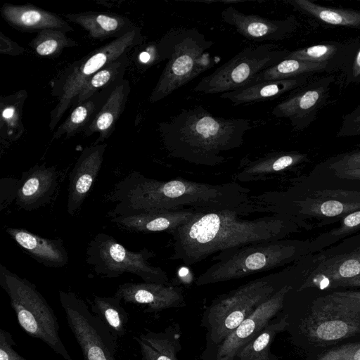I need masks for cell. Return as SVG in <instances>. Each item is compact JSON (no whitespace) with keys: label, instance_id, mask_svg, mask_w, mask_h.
<instances>
[{"label":"cell","instance_id":"obj_1","mask_svg":"<svg viewBox=\"0 0 360 360\" xmlns=\"http://www.w3.org/2000/svg\"><path fill=\"white\" fill-rule=\"evenodd\" d=\"M260 212L252 199L233 209L199 211L170 234L171 259L192 265L229 249L283 239L289 227L282 214L245 218Z\"/></svg>","mask_w":360,"mask_h":360},{"label":"cell","instance_id":"obj_2","mask_svg":"<svg viewBox=\"0 0 360 360\" xmlns=\"http://www.w3.org/2000/svg\"><path fill=\"white\" fill-rule=\"evenodd\" d=\"M250 190L238 182L211 184L177 178L159 181L134 171L117 182L110 194L116 202L111 217L152 210H220L251 201Z\"/></svg>","mask_w":360,"mask_h":360},{"label":"cell","instance_id":"obj_3","mask_svg":"<svg viewBox=\"0 0 360 360\" xmlns=\"http://www.w3.org/2000/svg\"><path fill=\"white\" fill-rule=\"evenodd\" d=\"M251 128L248 120L215 117L202 105L183 110L160 124L164 146L172 157L207 167L222 164L224 154L240 147Z\"/></svg>","mask_w":360,"mask_h":360},{"label":"cell","instance_id":"obj_4","mask_svg":"<svg viewBox=\"0 0 360 360\" xmlns=\"http://www.w3.org/2000/svg\"><path fill=\"white\" fill-rule=\"evenodd\" d=\"M213 41L196 29H177L166 34L158 44L166 65L149 101L156 103L210 69L215 64L208 50Z\"/></svg>","mask_w":360,"mask_h":360},{"label":"cell","instance_id":"obj_5","mask_svg":"<svg viewBox=\"0 0 360 360\" xmlns=\"http://www.w3.org/2000/svg\"><path fill=\"white\" fill-rule=\"evenodd\" d=\"M279 275L271 274L252 280L212 301L201 319V326L206 330L203 353L221 343L259 306L287 284L280 282Z\"/></svg>","mask_w":360,"mask_h":360},{"label":"cell","instance_id":"obj_6","mask_svg":"<svg viewBox=\"0 0 360 360\" xmlns=\"http://www.w3.org/2000/svg\"><path fill=\"white\" fill-rule=\"evenodd\" d=\"M0 285L7 293L21 328L46 344L64 360H73L59 336L58 318L30 281L0 264Z\"/></svg>","mask_w":360,"mask_h":360},{"label":"cell","instance_id":"obj_7","mask_svg":"<svg viewBox=\"0 0 360 360\" xmlns=\"http://www.w3.org/2000/svg\"><path fill=\"white\" fill-rule=\"evenodd\" d=\"M297 252L295 244L281 239L220 252L212 257L215 263L195 278V284L206 285L269 271L294 259Z\"/></svg>","mask_w":360,"mask_h":360},{"label":"cell","instance_id":"obj_8","mask_svg":"<svg viewBox=\"0 0 360 360\" xmlns=\"http://www.w3.org/2000/svg\"><path fill=\"white\" fill-rule=\"evenodd\" d=\"M142 41L141 28L138 27L124 36L93 50L60 72L51 85V95L57 97L58 103L50 112V131L55 129L83 86L94 74L108 63L127 54Z\"/></svg>","mask_w":360,"mask_h":360},{"label":"cell","instance_id":"obj_9","mask_svg":"<svg viewBox=\"0 0 360 360\" xmlns=\"http://www.w3.org/2000/svg\"><path fill=\"white\" fill-rule=\"evenodd\" d=\"M86 255V263L103 278H114L128 273L139 276L144 282L169 284L166 271L149 263L156 255L154 251L146 248L131 251L107 233H99L94 237Z\"/></svg>","mask_w":360,"mask_h":360},{"label":"cell","instance_id":"obj_10","mask_svg":"<svg viewBox=\"0 0 360 360\" xmlns=\"http://www.w3.org/2000/svg\"><path fill=\"white\" fill-rule=\"evenodd\" d=\"M289 53L271 44L245 48L202 77L193 90L207 94L233 91L245 86L258 73L285 59Z\"/></svg>","mask_w":360,"mask_h":360},{"label":"cell","instance_id":"obj_11","mask_svg":"<svg viewBox=\"0 0 360 360\" xmlns=\"http://www.w3.org/2000/svg\"><path fill=\"white\" fill-rule=\"evenodd\" d=\"M68 325L80 347L84 360H117V340L79 297L59 291Z\"/></svg>","mask_w":360,"mask_h":360},{"label":"cell","instance_id":"obj_12","mask_svg":"<svg viewBox=\"0 0 360 360\" xmlns=\"http://www.w3.org/2000/svg\"><path fill=\"white\" fill-rule=\"evenodd\" d=\"M292 286L286 284L259 306L226 339L207 352L202 360H233L236 354L257 337L282 311L287 294Z\"/></svg>","mask_w":360,"mask_h":360},{"label":"cell","instance_id":"obj_13","mask_svg":"<svg viewBox=\"0 0 360 360\" xmlns=\"http://www.w3.org/2000/svg\"><path fill=\"white\" fill-rule=\"evenodd\" d=\"M335 75L314 81L277 104L271 113L288 119L295 130H303L316 119L318 111L326 103Z\"/></svg>","mask_w":360,"mask_h":360},{"label":"cell","instance_id":"obj_14","mask_svg":"<svg viewBox=\"0 0 360 360\" xmlns=\"http://www.w3.org/2000/svg\"><path fill=\"white\" fill-rule=\"evenodd\" d=\"M221 17L245 38L255 41L283 40L292 34L298 25L293 15L283 20H270L258 15L244 14L233 6L225 8Z\"/></svg>","mask_w":360,"mask_h":360},{"label":"cell","instance_id":"obj_15","mask_svg":"<svg viewBox=\"0 0 360 360\" xmlns=\"http://www.w3.org/2000/svg\"><path fill=\"white\" fill-rule=\"evenodd\" d=\"M114 295L126 303L146 307L147 313L186 306L182 288L170 283H124Z\"/></svg>","mask_w":360,"mask_h":360},{"label":"cell","instance_id":"obj_16","mask_svg":"<svg viewBox=\"0 0 360 360\" xmlns=\"http://www.w3.org/2000/svg\"><path fill=\"white\" fill-rule=\"evenodd\" d=\"M106 143L85 148L69 176L67 212L73 215L87 197L101 168Z\"/></svg>","mask_w":360,"mask_h":360},{"label":"cell","instance_id":"obj_17","mask_svg":"<svg viewBox=\"0 0 360 360\" xmlns=\"http://www.w3.org/2000/svg\"><path fill=\"white\" fill-rule=\"evenodd\" d=\"M58 179L56 166L37 165L23 172L16 193V205L31 211L47 204L57 188Z\"/></svg>","mask_w":360,"mask_h":360},{"label":"cell","instance_id":"obj_18","mask_svg":"<svg viewBox=\"0 0 360 360\" xmlns=\"http://www.w3.org/2000/svg\"><path fill=\"white\" fill-rule=\"evenodd\" d=\"M199 211L202 210H152L131 216L112 217L111 221L125 230L134 232L142 233L166 232L171 234Z\"/></svg>","mask_w":360,"mask_h":360},{"label":"cell","instance_id":"obj_19","mask_svg":"<svg viewBox=\"0 0 360 360\" xmlns=\"http://www.w3.org/2000/svg\"><path fill=\"white\" fill-rule=\"evenodd\" d=\"M0 12L9 25L22 32H39L46 29L66 33L73 31L70 25L59 15L31 4L15 5L5 3Z\"/></svg>","mask_w":360,"mask_h":360},{"label":"cell","instance_id":"obj_20","mask_svg":"<svg viewBox=\"0 0 360 360\" xmlns=\"http://www.w3.org/2000/svg\"><path fill=\"white\" fill-rule=\"evenodd\" d=\"M6 231L30 257L44 266L61 268L68 264L69 257L62 238H44L23 228L8 227Z\"/></svg>","mask_w":360,"mask_h":360},{"label":"cell","instance_id":"obj_21","mask_svg":"<svg viewBox=\"0 0 360 360\" xmlns=\"http://www.w3.org/2000/svg\"><path fill=\"white\" fill-rule=\"evenodd\" d=\"M300 334L310 342L328 345L360 333V323L351 319L321 316L310 314L297 326Z\"/></svg>","mask_w":360,"mask_h":360},{"label":"cell","instance_id":"obj_22","mask_svg":"<svg viewBox=\"0 0 360 360\" xmlns=\"http://www.w3.org/2000/svg\"><path fill=\"white\" fill-rule=\"evenodd\" d=\"M130 93L127 79L117 82L109 92L107 98L99 110L82 130L86 136L98 133L94 145L103 143L113 133L115 124L125 108Z\"/></svg>","mask_w":360,"mask_h":360},{"label":"cell","instance_id":"obj_23","mask_svg":"<svg viewBox=\"0 0 360 360\" xmlns=\"http://www.w3.org/2000/svg\"><path fill=\"white\" fill-rule=\"evenodd\" d=\"M64 16L85 30L95 40L120 38L138 27L126 16L100 11L68 13Z\"/></svg>","mask_w":360,"mask_h":360},{"label":"cell","instance_id":"obj_24","mask_svg":"<svg viewBox=\"0 0 360 360\" xmlns=\"http://www.w3.org/2000/svg\"><path fill=\"white\" fill-rule=\"evenodd\" d=\"M359 44L360 38L346 42L325 41L290 51L286 58L323 64L333 72L344 69L352 61Z\"/></svg>","mask_w":360,"mask_h":360},{"label":"cell","instance_id":"obj_25","mask_svg":"<svg viewBox=\"0 0 360 360\" xmlns=\"http://www.w3.org/2000/svg\"><path fill=\"white\" fill-rule=\"evenodd\" d=\"M134 339L139 346L141 360H179L182 347L178 323L169 325L163 331L146 330Z\"/></svg>","mask_w":360,"mask_h":360},{"label":"cell","instance_id":"obj_26","mask_svg":"<svg viewBox=\"0 0 360 360\" xmlns=\"http://www.w3.org/2000/svg\"><path fill=\"white\" fill-rule=\"evenodd\" d=\"M308 75L297 77L255 82L246 84L233 91L221 94L222 98L231 101L235 105L260 102L281 96L292 90L304 86L308 81Z\"/></svg>","mask_w":360,"mask_h":360},{"label":"cell","instance_id":"obj_27","mask_svg":"<svg viewBox=\"0 0 360 360\" xmlns=\"http://www.w3.org/2000/svg\"><path fill=\"white\" fill-rule=\"evenodd\" d=\"M306 154L298 152H273L249 161L234 174L236 182H250L266 179L304 161Z\"/></svg>","mask_w":360,"mask_h":360},{"label":"cell","instance_id":"obj_28","mask_svg":"<svg viewBox=\"0 0 360 360\" xmlns=\"http://www.w3.org/2000/svg\"><path fill=\"white\" fill-rule=\"evenodd\" d=\"M285 2L319 22L360 30V10L323 6L309 0H286Z\"/></svg>","mask_w":360,"mask_h":360},{"label":"cell","instance_id":"obj_29","mask_svg":"<svg viewBox=\"0 0 360 360\" xmlns=\"http://www.w3.org/2000/svg\"><path fill=\"white\" fill-rule=\"evenodd\" d=\"M276 316L261 333L244 346L233 360H278L270 347L276 336L287 330L289 323L285 314Z\"/></svg>","mask_w":360,"mask_h":360},{"label":"cell","instance_id":"obj_30","mask_svg":"<svg viewBox=\"0 0 360 360\" xmlns=\"http://www.w3.org/2000/svg\"><path fill=\"white\" fill-rule=\"evenodd\" d=\"M129 64V60L127 53L98 70L83 86L73 101L72 106L75 107L94 94L122 80Z\"/></svg>","mask_w":360,"mask_h":360},{"label":"cell","instance_id":"obj_31","mask_svg":"<svg viewBox=\"0 0 360 360\" xmlns=\"http://www.w3.org/2000/svg\"><path fill=\"white\" fill-rule=\"evenodd\" d=\"M121 300L115 295H94L91 302V311L97 316L117 338H122L127 330L129 314L121 305Z\"/></svg>","mask_w":360,"mask_h":360},{"label":"cell","instance_id":"obj_32","mask_svg":"<svg viewBox=\"0 0 360 360\" xmlns=\"http://www.w3.org/2000/svg\"><path fill=\"white\" fill-rule=\"evenodd\" d=\"M103 92L100 91L84 102L76 105L65 121L58 127L51 141L58 139L64 135L66 138H70L82 131L104 103Z\"/></svg>","mask_w":360,"mask_h":360},{"label":"cell","instance_id":"obj_33","mask_svg":"<svg viewBox=\"0 0 360 360\" xmlns=\"http://www.w3.org/2000/svg\"><path fill=\"white\" fill-rule=\"evenodd\" d=\"M322 72H330L328 67L323 64L285 58L258 73L246 84L264 81L286 79Z\"/></svg>","mask_w":360,"mask_h":360},{"label":"cell","instance_id":"obj_34","mask_svg":"<svg viewBox=\"0 0 360 360\" xmlns=\"http://www.w3.org/2000/svg\"><path fill=\"white\" fill-rule=\"evenodd\" d=\"M27 96L26 91L21 90L1 99V129H5L11 141L18 139L23 133L22 108Z\"/></svg>","mask_w":360,"mask_h":360},{"label":"cell","instance_id":"obj_35","mask_svg":"<svg viewBox=\"0 0 360 360\" xmlns=\"http://www.w3.org/2000/svg\"><path fill=\"white\" fill-rule=\"evenodd\" d=\"M58 30L46 29L39 32L29 43L30 47L39 56L56 58L64 49L79 46L77 41Z\"/></svg>","mask_w":360,"mask_h":360},{"label":"cell","instance_id":"obj_36","mask_svg":"<svg viewBox=\"0 0 360 360\" xmlns=\"http://www.w3.org/2000/svg\"><path fill=\"white\" fill-rule=\"evenodd\" d=\"M359 275H360V256H356L335 262L333 265L322 269L316 276L326 278L334 283Z\"/></svg>","mask_w":360,"mask_h":360},{"label":"cell","instance_id":"obj_37","mask_svg":"<svg viewBox=\"0 0 360 360\" xmlns=\"http://www.w3.org/2000/svg\"><path fill=\"white\" fill-rule=\"evenodd\" d=\"M316 360H360V342L342 345L326 350Z\"/></svg>","mask_w":360,"mask_h":360},{"label":"cell","instance_id":"obj_38","mask_svg":"<svg viewBox=\"0 0 360 360\" xmlns=\"http://www.w3.org/2000/svg\"><path fill=\"white\" fill-rule=\"evenodd\" d=\"M360 136V105L345 114L337 133L338 137Z\"/></svg>","mask_w":360,"mask_h":360},{"label":"cell","instance_id":"obj_39","mask_svg":"<svg viewBox=\"0 0 360 360\" xmlns=\"http://www.w3.org/2000/svg\"><path fill=\"white\" fill-rule=\"evenodd\" d=\"M15 342L7 330L0 329V360H27L13 349Z\"/></svg>","mask_w":360,"mask_h":360},{"label":"cell","instance_id":"obj_40","mask_svg":"<svg viewBox=\"0 0 360 360\" xmlns=\"http://www.w3.org/2000/svg\"><path fill=\"white\" fill-rule=\"evenodd\" d=\"M342 70L347 84H360V44L352 61Z\"/></svg>","mask_w":360,"mask_h":360},{"label":"cell","instance_id":"obj_41","mask_svg":"<svg viewBox=\"0 0 360 360\" xmlns=\"http://www.w3.org/2000/svg\"><path fill=\"white\" fill-rule=\"evenodd\" d=\"M336 171L360 168V150L348 153L330 165Z\"/></svg>","mask_w":360,"mask_h":360},{"label":"cell","instance_id":"obj_42","mask_svg":"<svg viewBox=\"0 0 360 360\" xmlns=\"http://www.w3.org/2000/svg\"><path fill=\"white\" fill-rule=\"evenodd\" d=\"M139 61L146 67L163 61L158 44L149 45L144 51L141 52Z\"/></svg>","mask_w":360,"mask_h":360},{"label":"cell","instance_id":"obj_43","mask_svg":"<svg viewBox=\"0 0 360 360\" xmlns=\"http://www.w3.org/2000/svg\"><path fill=\"white\" fill-rule=\"evenodd\" d=\"M321 212L326 217H335L344 211V205L338 200H328L321 204Z\"/></svg>","mask_w":360,"mask_h":360},{"label":"cell","instance_id":"obj_44","mask_svg":"<svg viewBox=\"0 0 360 360\" xmlns=\"http://www.w3.org/2000/svg\"><path fill=\"white\" fill-rule=\"evenodd\" d=\"M1 41L8 45V46H1V53L8 55H19L24 52V49L20 46L18 44L11 40L8 37L4 35L1 32Z\"/></svg>","mask_w":360,"mask_h":360},{"label":"cell","instance_id":"obj_45","mask_svg":"<svg viewBox=\"0 0 360 360\" xmlns=\"http://www.w3.org/2000/svg\"><path fill=\"white\" fill-rule=\"evenodd\" d=\"M333 287H360V275L354 278L340 280L333 283Z\"/></svg>","mask_w":360,"mask_h":360},{"label":"cell","instance_id":"obj_46","mask_svg":"<svg viewBox=\"0 0 360 360\" xmlns=\"http://www.w3.org/2000/svg\"><path fill=\"white\" fill-rule=\"evenodd\" d=\"M330 294L338 297L360 302V291H336Z\"/></svg>","mask_w":360,"mask_h":360},{"label":"cell","instance_id":"obj_47","mask_svg":"<svg viewBox=\"0 0 360 360\" xmlns=\"http://www.w3.org/2000/svg\"><path fill=\"white\" fill-rule=\"evenodd\" d=\"M345 226L352 228L360 224V211L347 215L343 221Z\"/></svg>","mask_w":360,"mask_h":360},{"label":"cell","instance_id":"obj_48","mask_svg":"<svg viewBox=\"0 0 360 360\" xmlns=\"http://www.w3.org/2000/svg\"><path fill=\"white\" fill-rule=\"evenodd\" d=\"M338 174L342 178L360 179V168L338 171Z\"/></svg>","mask_w":360,"mask_h":360}]
</instances>
